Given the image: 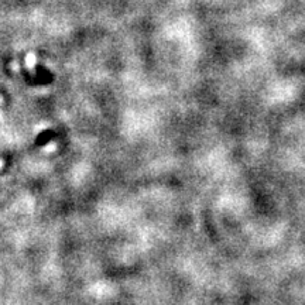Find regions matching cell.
Returning a JSON list of instances; mask_svg holds the SVG:
<instances>
[{
  "label": "cell",
  "mask_w": 305,
  "mask_h": 305,
  "mask_svg": "<svg viewBox=\"0 0 305 305\" xmlns=\"http://www.w3.org/2000/svg\"><path fill=\"white\" fill-rule=\"evenodd\" d=\"M54 147H55L54 143H50V144H48V146H47V149H46V150H47V151H53V150H54Z\"/></svg>",
  "instance_id": "2"
},
{
  "label": "cell",
  "mask_w": 305,
  "mask_h": 305,
  "mask_svg": "<svg viewBox=\"0 0 305 305\" xmlns=\"http://www.w3.org/2000/svg\"><path fill=\"white\" fill-rule=\"evenodd\" d=\"M35 61H37V58H35V54H33V53H30V54L27 55V58H26V64H27V67L31 69V68H34V65H35Z\"/></svg>",
  "instance_id": "1"
},
{
  "label": "cell",
  "mask_w": 305,
  "mask_h": 305,
  "mask_svg": "<svg viewBox=\"0 0 305 305\" xmlns=\"http://www.w3.org/2000/svg\"><path fill=\"white\" fill-rule=\"evenodd\" d=\"M2 167H3V161L0 160V168H2Z\"/></svg>",
  "instance_id": "3"
}]
</instances>
